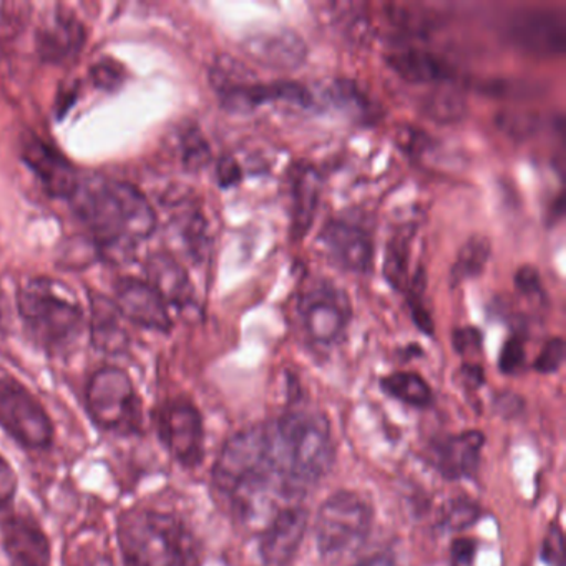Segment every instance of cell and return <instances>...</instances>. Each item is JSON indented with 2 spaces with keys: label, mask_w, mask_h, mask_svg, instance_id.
I'll use <instances>...</instances> for the list:
<instances>
[{
  "label": "cell",
  "mask_w": 566,
  "mask_h": 566,
  "mask_svg": "<svg viewBox=\"0 0 566 566\" xmlns=\"http://www.w3.org/2000/svg\"><path fill=\"white\" fill-rule=\"evenodd\" d=\"M490 253H492V244H490L489 238L480 237V234L470 237L460 248L455 263L450 271L452 283L460 284L480 276L489 263Z\"/></svg>",
  "instance_id": "cell-26"
},
{
  "label": "cell",
  "mask_w": 566,
  "mask_h": 566,
  "mask_svg": "<svg viewBox=\"0 0 566 566\" xmlns=\"http://www.w3.org/2000/svg\"><path fill=\"white\" fill-rule=\"evenodd\" d=\"M19 492V476L12 463L0 453V512L14 503Z\"/></svg>",
  "instance_id": "cell-35"
},
{
  "label": "cell",
  "mask_w": 566,
  "mask_h": 566,
  "mask_svg": "<svg viewBox=\"0 0 566 566\" xmlns=\"http://www.w3.org/2000/svg\"><path fill=\"white\" fill-rule=\"evenodd\" d=\"M480 510L472 500L457 499L450 503L447 512V526L450 530H465L479 520Z\"/></svg>",
  "instance_id": "cell-33"
},
{
  "label": "cell",
  "mask_w": 566,
  "mask_h": 566,
  "mask_svg": "<svg viewBox=\"0 0 566 566\" xmlns=\"http://www.w3.org/2000/svg\"><path fill=\"white\" fill-rule=\"evenodd\" d=\"M71 201L108 260L124 261L157 228L150 201L127 181L101 177L81 180Z\"/></svg>",
  "instance_id": "cell-1"
},
{
  "label": "cell",
  "mask_w": 566,
  "mask_h": 566,
  "mask_svg": "<svg viewBox=\"0 0 566 566\" xmlns=\"http://www.w3.org/2000/svg\"><path fill=\"white\" fill-rule=\"evenodd\" d=\"M274 462L291 495L319 482L336 459L329 422L317 412L284 413L270 423Z\"/></svg>",
  "instance_id": "cell-2"
},
{
  "label": "cell",
  "mask_w": 566,
  "mask_h": 566,
  "mask_svg": "<svg viewBox=\"0 0 566 566\" xmlns=\"http://www.w3.org/2000/svg\"><path fill=\"white\" fill-rule=\"evenodd\" d=\"M410 243L412 233L407 230L394 234L387 243L384 276L397 291H406L409 286Z\"/></svg>",
  "instance_id": "cell-28"
},
{
  "label": "cell",
  "mask_w": 566,
  "mask_h": 566,
  "mask_svg": "<svg viewBox=\"0 0 566 566\" xmlns=\"http://www.w3.org/2000/svg\"><path fill=\"white\" fill-rule=\"evenodd\" d=\"M453 347L459 354L479 353L482 347V334L473 327H460L453 331Z\"/></svg>",
  "instance_id": "cell-40"
},
{
  "label": "cell",
  "mask_w": 566,
  "mask_h": 566,
  "mask_svg": "<svg viewBox=\"0 0 566 566\" xmlns=\"http://www.w3.org/2000/svg\"><path fill=\"white\" fill-rule=\"evenodd\" d=\"M515 48L536 57H559L566 48L565 15L552 11L525 12L509 24Z\"/></svg>",
  "instance_id": "cell-12"
},
{
  "label": "cell",
  "mask_w": 566,
  "mask_h": 566,
  "mask_svg": "<svg viewBox=\"0 0 566 566\" xmlns=\"http://www.w3.org/2000/svg\"><path fill=\"white\" fill-rule=\"evenodd\" d=\"M384 392L400 402L413 407H427L432 403V390L422 376L416 373H394L380 380Z\"/></svg>",
  "instance_id": "cell-27"
},
{
  "label": "cell",
  "mask_w": 566,
  "mask_h": 566,
  "mask_svg": "<svg viewBox=\"0 0 566 566\" xmlns=\"http://www.w3.org/2000/svg\"><path fill=\"white\" fill-rule=\"evenodd\" d=\"M406 291H409V303L410 310H412L413 323L423 334H429L430 336L433 333V323L429 311L426 310V304H423L426 273H423L422 268L417 270L416 276L409 281V286H407Z\"/></svg>",
  "instance_id": "cell-31"
},
{
  "label": "cell",
  "mask_w": 566,
  "mask_h": 566,
  "mask_svg": "<svg viewBox=\"0 0 566 566\" xmlns=\"http://www.w3.org/2000/svg\"><path fill=\"white\" fill-rule=\"evenodd\" d=\"M565 360V340L562 337H552L548 343L543 346L542 353L536 357L535 370L542 374H552L562 367Z\"/></svg>",
  "instance_id": "cell-34"
},
{
  "label": "cell",
  "mask_w": 566,
  "mask_h": 566,
  "mask_svg": "<svg viewBox=\"0 0 566 566\" xmlns=\"http://www.w3.org/2000/svg\"><path fill=\"white\" fill-rule=\"evenodd\" d=\"M181 160L188 170H201L211 160L210 145L198 130L185 132L181 138Z\"/></svg>",
  "instance_id": "cell-30"
},
{
  "label": "cell",
  "mask_w": 566,
  "mask_h": 566,
  "mask_svg": "<svg viewBox=\"0 0 566 566\" xmlns=\"http://www.w3.org/2000/svg\"><path fill=\"white\" fill-rule=\"evenodd\" d=\"M515 286L526 300L543 303L545 301V287H543L542 276L536 268L530 264H523L515 273Z\"/></svg>",
  "instance_id": "cell-32"
},
{
  "label": "cell",
  "mask_w": 566,
  "mask_h": 566,
  "mask_svg": "<svg viewBox=\"0 0 566 566\" xmlns=\"http://www.w3.org/2000/svg\"><path fill=\"white\" fill-rule=\"evenodd\" d=\"M483 443L485 437L480 430L442 437L432 443L433 467L449 480L473 475L479 469Z\"/></svg>",
  "instance_id": "cell-18"
},
{
  "label": "cell",
  "mask_w": 566,
  "mask_h": 566,
  "mask_svg": "<svg viewBox=\"0 0 566 566\" xmlns=\"http://www.w3.org/2000/svg\"><path fill=\"white\" fill-rule=\"evenodd\" d=\"M310 513L300 505L280 510L264 528L260 555L264 566H287L306 535Z\"/></svg>",
  "instance_id": "cell-14"
},
{
  "label": "cell",
  "mask_w": 566,
  "mask_h": 566,
  "mask_svg": "<svg viewBox=\"0 0 566 566\" xmlns=\"http://www.w3.org/2000/svg\"><path fill=\"white\" fill-rule=\"evenodd\" d=\"M71 566H115L114 559L108 555L107 552H101V549H95V552L84 553V556H78L75 559L74 565Z\"/></svg>",
  "instance_id": "cell-44"
},
{
  "label": "cell",
  "mask_w": 566,
  "mask_h": 566,
  "mask_svg": "<svg viewBox=\"0 0 566 566\" xmlns=\"http://www.w3.org/2000/svg\"><path fill=\"white\" fill-rule=\"evenodd\" d=\"M542 559L552 566L565 565V538L558 525L549 526L542 545Z\"/></svg>",
  "instance_id": "cell-36"
},
{
  "label": "cell",
  "mask_w": 566,
  "mask_h": 566,
  "mask_svg": "<svg viewBox=\"0 0 566 566\" xmlns=\"http://www.w3.org/2000/svg\"><path fill=\"white\" fill-rule=\"evenodd\" d=\"M94 77L97 81V84L104 88H114L115 85L120 84V74H118L117 67H111L108 62H105L104 65L98 64L97 67L94 69Z\"/></svg>",
  "instance_id": "cell-43"
},
{
  "label": "cell",
  "mask_w": 566,
  "mask_h": 566,
  "mask_svg": "<svg viewBox=\"0 0 566 566\" xmlns=\"http://www.w3.org/2000/svg\"><path fill=\"white\" fill-rule=\"evenodd\" d=\"M422 111L437 124H457L465 117L469 105L462 92L450 85H440L423 97Z\"/></svg>",
  "instance_id": "cell-25"
},
{
  "label": "cell",
  "mask_w": 566,
  "mask_h": 566,
  "mask_svg": "<svg viewBox=\"0 0 566 566\" xmlns=\"http://www.w3.org/2000/svg\"><path fill=\"white\" fill-rule=\"evenodd\" d=\"M462 376L465 377V379L469 380L470 384H473V386H479V384L483 382L482 369H480V367L476 366L463 367Z\"/></svg>",
  "instance_id": "cell-46"
},
{
  "label": "cell",
  "mask_w": 566,
  "mask_h": 566,
  "mask_svg": "<svg viewBox=\"0 0 566 566\" xmlns=\"http://www.w3.org/2000/svg\"><path fill=\"white\" fill-rule=\"evenodd\" d=\"M84 25L69 14H55L39 29L38 48L48 62H64L84 45Z\"/></svg>",
  "instance_id": "cell-21"
},
{
  "label": "cell",
  "mask_w": 566,
  "mask_h": 566,
  "mask_svg": "<svg viewBox=\"0 0 566 566\" xmlns=\"http://www.w3.org/2000/svg\"><path fill=\"white\" fill-rule=\"evenodd\" d=\"M85 410L102 432L137 436L144 430V403L127 370L105 366L85 384Z\"/></svg>",
  "instance_id": "cell-5"
},
{
  "label": "cell",
  "mask_w": 566,
  "mask_h": 566,
  "mask_svg": "<svg viewBox=\"0 0 566 566\" xmlns=\"http://www.w3.org/2000/svg\"><path fill=\"white\" fill-rule=\"evenodd\" d=\"M19 314L44 349H69L84 331V310L72 290L51 277H31L18 294Z\"/></svg>",
  "instance_id": "cell-4"
},
{
  "label": "cell",
  "mask_w": 566,
  "mask_h": 566,
  "mask_svg": "<svg viewBox=\"0 0 566 566\" xmlns=\"http://www.w3.org/2000/svg\"><path fill=\"white\" fill-rule=\"evenodd\" d=\"M319 240L331 260L343 270L366 274L373 266V240L369 231L360 224L347 220H331L321 231Z\"/></svg>",
  "instance_id": "cell-13"
},
{
  "label": "cell",
  "mask_w": 566,
  "mask_h": 566,
  "mask_svg": "<svg viewBox=\"0 0 566 566\" xmlns=\"http://www.w3.org/2000/svg\"><path fill=\"white\" fill-rule=\"evenodd\" d=\"M147 283L160 294L167 306L187 310L193 303V286L185 268L170 254L148 258Z\"/></svg>",
  "instance_id": "cell-19"
},
{
  "label": "cell",
  "mask_w": 566,
  "mask_h": 566,
  "mask_svg": "<svg viewBox=\"0 0 566 566\" xmlns=\"http://www.w3.org/2000/svg\"><path fill=\"white\" fill-rule=\"evenodd\" d=\"M386 15L392 25H397L410 34H420L426 29V21L417 12L410 11L406 6H386Z\"/></svg>",
  "instance_id": "cell-38"
},
{
  "label": "cell",
  "mask_w": 566,
  "mask_h": 566,
  "mask_svg": "<svg viewBox=\"0 0 566 566\" xmlns=\"http://www.w3.org/2000/svg\"><path fill=\"white\" fill-rule=\"evenodd\" d=\"M321 197L319 174L310 165H297L291 175V211H293V231L303 238L310 231L316 217Z\"/></svg>",
  "instance_id": "cell-22"
},
{
  "label": "cell",
  "mask_w": 566,
  "mask_h": 566,
  "mask_svg": "<svg viewBox=\"0 0 566 566\" xmlns=\"http://www.w3.org/2000/svg\"><path fill=\"white\" fill-rule=\"evenodd\" d=\"M22 157L49 195L55 198H69V200L74 197L81 185V178L71 161L62 157L54 147L34 135H28L22 144Z\"/></svg>",
  "instance_id": "cell-15"
},
{
  "label": "cell",
  "mask_w": 566,
  "mask_h": 566,
  "mask_svg": "<svg viewBox=\"0 0 566 566\" xmlns=\"http://www.w3.org/2000/svg\"><path fill=\"white\" fill-rule=\"evenodd\" d=\"M387 64L410 84H442L453 75L452 67L443 59L422 49L407 48L390 52Z\"/></svg>",
  "instance_id": "cell-20"
},
{
  "label": "cell",
  "mask_w": 566,
  "mask_h": 566,
  "mask_svg": "<svg viewBox=\"0 0 566 566\" xmlns=\"http://www.w3.org/2000/svg\"><path fill=\"white\" fill-rule=\"evenodd\" d=\"M2 548L12 566H52L48 532L32 513H11L0 525Z\"/></svg>",
  "instance_id": "cell-11"
},
{
  "label": "cell",
  "mask_w": 566,
  "mask_h": 566,
  "mask_svg": "<svg viewBox=\"0 0 566 566\" xmlns=\"http://www.w3.org/2000/svg\"><path fill=\"white\" fill-rule=\"evenodd\" d=\"M496 127L516 140L532 137L539 127V118L530 112L502 111L495 117Z\"/></svg>",
  "instance_id": "cell-29"
},
{
  "label": "cell",
  "mask_w": 566,
  "mask_h": 566,
  "mask_svg": "<svg viewBox=\"0 0 566 566\" xmlns=\"http://www.w3.org/2000/svg\"><path fill=\"white\" fill-rule=\"evenodd\" d=\"M247 52L256 64L277 71H294L307 59V45L291 29L256 32L248 39Z\"/></svg>",
  "instance_id": "cell-17"
},
{
  "label": "cell",
  "mask_w": 566,
  "mask_h": 566,
  "mask_svg": "<svg viewBox=\"0 0 566 566\" xmlns=\"http://www.w3.org/2000/svg\"><path fill=\"white\" fill-rule=\"evenodd\" d=\"M356 566H397V562L392 553L384 552L367 556L363 562L357 563Z\"/></svg>",
  "instance_id": "cell-45"
},
{
  "label": "cell",
  "mask_w": 566,
  "mask_h": 566,
  "mask_svg": "<svg viewBox=\"0 0 566 566\" xmlns=\"http://www.w3.org/2000/svg\"><path fill=\"white\" fill-rule=\"evenodd\" d=\"M373 512L366 500L354 492H337L321 505L316 516L317 548L333 558L356 549L369 535Z\"/></svg>",
  "instance_id": "cell-8"
},
{
  "label": "cell",
  "mask_w": 566,
  "mask_h": 566,
  "mask_svg": "<svg viewBox=\"0 0 566 566\" xmlns=\"http://www.w3.org/2000/svg\"><path fill=\"white\" fill-rule=\"evenodd\" d=\"M525 364V346L520 337H510L500 353L499 367L503 374H515Z\"/></svg>",
  "instance_id": "cell-37"
},
{
  "label": "cell",
  "mask_w": 566,
  "mask_h": 566,
  "mask_svg": "<svg viewBox=\"0 0 566 566\" xmlns=\"http://www.w3.org/2000/svg\"><path fill=\"white\" fill-rule=\"evenodd\" d=\"M0 429L32 452L51 449L55 426L41 400L15 377L0 374Z\"/></svg>",
  "instance_id": "cell-7"
},
{
  "label": "cell",
  "mask_w": 566,
  "mask_h": 566,
  "mask_svg": "<svg viewBox=\"0 0 566 566\" xmlns=\"http://www.w3.org/2000/svg\"><path fill=\"white\" fill-rule=\"evenodd\" d=\"M300 311L307 334L321 344L339 339L350 319V304L346 294L326 281L314 284L304 293Z\"/></svg>",
  "instance_id": "cell-10"
},
{
  "label": "cell",
  "mask_w": 566,
  "mask_h": 566,
  "mask_svg": "<svg viewBox=\"0 0 566 566\" xmlns=\"http://www.w3.org/2000/svg\"><path fill=\"white\" fill-rule=\"evenodd\" d=\"M396 142L409 155H422L423 151L429 150L430 145V138L427 137L426 132L417 130L409 125L397 128Z\"/></svg>",
  "instance_id": "cell-39"
},
{
  "label": "cell",
  "mask_w": 566,
  "mask_h": 566,
  "mask_svg": "<svg viewBox=\"0 0 566 566\" xmlns=\"http://www.w3.org/2000/svg\"><path fill=\"white\" fill-rule=\"evenodd\" d=\"M476 546L470 538H457L450 548V559L452 566H473L475 562Z\"/></svg>",
  "instance_id": "cell-41"
},
{
  "label": "cell",
  "mask_w": 566,
  "mask_h": 566,
  "mask_svg": "<svg viewBox=\"0 0 566 566\" xmlns=\"http://www.w3.org/2000/svg\"><path fill=\"white\" fill-rule=\"evenodd\" d=\"M158 439L185 469L203 462L205 427L200 410L184 397L167 400L154 413Z\"/></svg>",
  "instance_id": "cell-9"
},
{
  "label": "cell",
  "mask_w": 566,
  "mask_h": 566,
  "mask_svg": "<svg viewBox=\"0 0 566 566\" xmlns=\"http://www.w3.org/2000/svg\"><path fill=\"white\" fill-rule=\"evenodd\" d=\"M321 98L327 107L354 118L369 115L370 102L366 92L350 78H333L321 85Z\"/></svg>",
  "instance_id": "cell-24"
},
{
  "label": "cell",
  "mask_w": 566,
  "mask_h": 566,
  "mask_svg": "<svg viewBox=\"0 0 566 566\" xmlns=\"http://www.w3.org/2000/svg\"><path fill=\"white\" fill-rule=\"evenodd\" d=\"M122 317L117 304L105 297H95L92 304V343L102 353L120 354L128 346Z\"/></svg>",
  "instance_id": "cell-23"
},
{
  "label": "cell",
  "mask_w": 566,
  "mask_h": 566,
  "mask_svg": "<svg viewBox=\"0 0 566 566\" xmlns=\"http://www.w3.org/2000/svg\"><path fill=\"white\" fill-rule=\"evenodd\" d=\"M210 82L220 98L221 107L231 114H250L264 104L283 102L296 107H311L313 94L297 82H251L250 72L234 59L218 57L210 71Z\"/></svg>",
  "instance_id": "cell-6"
},
{
  "label": "cell",
  "mask_w": 566,
  "mask_h": 566,
  "mask_svg": "<svg viewBox=\"0 0 566 566\" xmlns=\"http://www.w3.org/2000/svg\"><path fill=\"white\" fill-rule=\"evenodd\" d=\"M117 539L125 566H187L191 536L174 512L137 505L120 513Z\"/></svg>",
  "instance_id": "cell-3"
},
{
  "label": "cell",
  "mask_w": 566,
  "mask_h": 566,
  "mask_svg": "<svg viewBox=\"0 0 566 566\" xmlns=\"http://www.w3.org/2000/svg\"><path fill=\"white\" fill-rule=\"evenodd\" d=\"M217 171L218 181H220V187L223 188L234 187L243 178V170H241L240 164L231 157L221 158Z\"/></svg>",
  "instance_id": "cell-42"
},
{
  "label": "cell",
  "mask_w": 566,
  "mask_h": 566,
  "mask_svg": "<svg viewBox=\"0 0 566 566\" xmlns=\"http://www.w3.org/2000/svg\"><path fill=\"white\" fill-rule=\"evenodd\" d=\"M122 316L145 329L168 333L171 329V316L167 303L147 281L125 277L117 284L115 294Z\"/></svg>",
  "instance_id": "cell-16"
}]
</instances>
